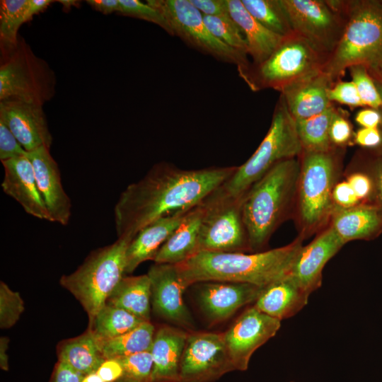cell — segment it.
Here are the masks:
<instances>
[{
	"label": "cell",
	"instance_id": "cell-46",
	"mask_svg": "<svg viewBox=\"0 0 382 382\" xmlns=\"http://www.w3.org/2000/svg\"><path fill=\"white\" fill-rule=\"evenodd\" d=\"M353 142L365 149H375L378 148L382 142L381 130L379 127H361L354 133Z\"/></svg>",
	"mask_w": 382,
	"mask_h": 382
},
{
	"label": "cell",
	"instance_id": "cell-49",
	"mask_svg": "<svg viewBox=\"0 0 382 382\" xmlns=\"http://www.w3.org/2000/svg\"><path fill=\"white\" fill-rule=\"evenodd\" d=\"M105 382H117L122 374V367L117 359H106L96 371Z\"/></svg>",
	"mask_w": 382,
	"mask_h": 382
},
{
	"label": "cell",
	"instance_id": "cell-17",
	"mask_svg": "<svg viewBox=\"0 0 382 382\" xmlns=\"http://www.w3.org/2000/svg\"><path fill=\"white\" fill-rule=\"evenodd\" d=\"M262 288L248 283L204 282L200 283L198 301L207 318L220 323L244 306L254 303Z\"/></svg>",
	"mask_w": 382,
	"mask_h": 382
},
{
	"label": "cell",
	"instance_id": "cell-8",
	"mask_svg": "<svg viewBox=\"0 0 382 382\" xmlns=\"http://www.w3.org/2000/svg\"><path fill=\"white\" fill-rule=\"evenodd\" d=\"M326 57L296 33L286 37L263 62L252 64L239 76L250 90L281 92L289 84L323 69Z\"/></svg>",
	"mask_w": 382,
	"mask_h": 382
},
{
	"label": "cell",
	"instance_id": "cell-34",
	"mask_svg": "<svg viewBox=\"0 0 382 382\" xmlns=\"http://www.w3.org/2000/svg\"><path fill=\"white\" fill-rule=\"evenodd\" d=\"M28 0H1L0 1L1 54L14 50L19 41L18 30L23 24V16Z\"/></svg>",
	"mask_w": 382,
	"mask_h": 382
},
{
	"label": "cell",
	"instance_id": "cell-11",
	"mask_svg": "<svg viewBox=\"0 0 382 382\" xmlns=\"http://www.w3.org/2000/svg\"><path fill=\"white\" fill-rule=\"evenodd\" d=\"M243 197L226 196L216 190L204 200L199 252H250L242 214Z\"/></svg>",
	"mask_w": 382,
	"mask_h": 382
},
{
	"label": "cell",
	"instance_id": "cell-51",
	"mask_svg": "<svg viewBox=\"0 0 382 382\" xmlns=\"http://www.w3.org/2000/svg\"><path fill=\"white\" fill-rule=\"evenodd\" d=\"M86 3L93 9L105 15L120 11L119 0H88Z\"/></svg>",
	"mask_w": 382,
	"mask_h": 382
},
{
	"label": "cell",
	"instance_id": "cell-57",
	"mask_svg": "<svg viewBox=\"0 0 382 382\" xmlns=\"http://www.w3.org/2000/svg\"><path fill=\"white\" fill-rule=\"evenodd\" d=\"M379 129H380L381 134H382V124L379 127ZM371 150H373L374 151H375L376 153H377L378 154L382 155V142H381V144L378 148H376L375 149H371Z\"/></svg>",
	"mask_w": 382,
	"mask_h": 382
},
{
	"label": "cell",
	"instance_id": "cell-4",
	"mask_svg": "<svg viewBox=\"0 0 382 382\" xmlns=\"http://www.w3.org/2000/svg\"><path fill=\"white\" fill-rule=\"evenodd\" d=\"M340 3L345 28L323 67L334 83L353 65L368 67L382 62V0H340Z\"/></svg>",
	"mask_w": 382,
	"mask_h": 382
},
{
	"label": "cell",
	"instance_id": "cell-43",
	"mask_svg": "<svg viewBox=\"0 0 382 382\" xmlns=\"http://www.w3.org/2000/svg\"><path fill=\"white\" fill-rule=\"evenodd\" d=\"M27 151L21 146L16 137L0 120V160L1 162L24 156Z\"/></svg>",
	"mask_w": 382,
	"mask_h": 382
},
{
	"label": "cell",
	"instance_id": "cell-36",
	"mask_svg": "<svg viewBox=\"0 0 382 382\" xmlns=\"http://www.w3.org/2000/svg\"><path fill=\"white\" fill-rule=\"evenodd\" d=\"M122 374L117 382H152L153 360L150 352L117 358Z\"/></svg>",
	"mask_w": 382,
	"mask_h": 382
},
{
	"label": "cell",
	"instance_id": "cell-33",
	"mask_svg": "<svg viewBox=\"0 0 382 382\" xmlns=\"http://www.w3.org/2000/svg\"><path fill=\"white\" fill-rule=\"evenodd\" d=\"M248 13L272 33L282 37L294 33L281 0H241Z\"/></svg>",
	"mask_w": 382,
	"mask_h": 382
},
{
	"label": "cell",
	"instance_id": "cell-30",
	"mask_svg": "<svg viewBox=\"0 0 382 382\" xmlns=\"http://www.w3.org/2000/svg\"><path fill=\"white\" fill-rule=\"evenodd\" d=\"M155 331L156 327L151 321H144L117 337L104 340H96L105 359H117L150 352Z\"/></svg>",
	"mask_w": 382,
	"mask_h": 382
},
{
	"label": "cell",
	"instance_id": "cell-21",
	"mask_svg": "<svg viewBox=\"0 0 382 382\" xmlns=\"http://www.w3.org/2000/svg\"><path fill=\"white\" fill-rule=\"evenodd\" d=\"M334 84L322 70L305 76L285 87L280 93L295 120L318 115L333 103L328 91Z\"/></svg>",
	"mask_w": 382,
	"mask_h": 382
},
{
	"label": "cell",
	"instance_id": "cell-7",
	"mask_svg": "<svg viewBox=\"0 0 382 382\" xmlns=\"http://www.w3.org/2000/svg\"><path fill=\"white\" fill-rule=\"evenodd\" d=\"M303 151L299 156L296 216L302 236L314 233L332 217L335 210L332 191L339 173V154Z\"/></svg>",
	"mask_w": 382,
	"mask_h": 382
},
{
	"label": "cell",
	"instance_id": "cell-42",
	"mask_svg": "<svg viewBox=\"0 0 382 382\" xmlns=\"http://www.w3.org/2000/svg\"><path fill=\"white\" fill-rule=\"evenodd\" d=\"M346 180L361 204H375L374 183L364 169L349 174Z\"/></svg>",
	"mask_w": 382,
	"mask_h": 382
},
{
	"label": "cell",
	"instance_id": "cell-35",
	"mask_svg": "<svg viewBox=\"0 0 382 382\" xmlns=\"http://www.w3.org/2000/svg\"><path fill=\"white\" fill-rule=\"evenodd\" d=\"M203 18L207 28L215 37L248 57V45L244 35L229 14L219 16H203Z\"/></svg>",
	"mask_w": 382,
	"mask_h": 382
},
{
	"label": "cell",
	"instance_id": "cell-18",
	"mask_svg": "<svg viewBox=\"0 0 382 382\" xmlns=\"http://www.w3.org/2000/svg\"><path fill=\"white\" fill-rule=\"evenodd\" d=\"M31 161L37 186L52 222L68 224L71 215V202L63 188L59 166L50 148L41 146L27 152Z\"/></svg>",
	"mask_w": 382,
	"mask_h": 382
},
{
	"label": "cell",
	"instance_id": "cell-32",
	"mask_svg": "<svg viewBox=\"0 0 382 382\" xmlns=\"http://www.w3.org/2000/svg\"><path fill=\"white\" fill-rule=\"evenodd\" d=\"M144 321L124 309L105 304L88 328L97 340H104L129 332Z\"/></svg>",
	"mask_w": 382,
	"mask_h": 382
},
{
	"label": "cell",
	"instance_id": "cell-20",
	"mask_svg": "<svg viewBox=\"0 0 382 382\" xmlns=\"http://www.w3.org/2000/svg\"><path fill=\"white\" fill-rule=\"evenodd\" d=\"M1 163L4 175L1 186L4 192L18 202L27 214L52 222L27 154Z\"/></svg>",
	"mask_w": 382,
	"mask_h": 382
},
{
	"label": "cell",
	"instance_id": "cell-50",
	"mask_svg": "<svg viewBox=\"0 0 382 382\" xmlns=\"http://www.w3.org/2000/svg\"><path fill=\"white\" fill-rule=\"evenodd\" d=\"M355 122L364 128H378L382 124V113L376 109L366 108L358 111Z\"/></svg>",
	"mask_w": 382,
	"mask_h": 382
},
{
	"label": "cell",
	"instance_id": "cell-5",
	"mask_svg": "<svg viewBox=\"0 0 382 382\" xmlns=\"http://www.w3.org/2000/svg\"><path fill=\"white\" fill-rule=\"evenodd\" d=\"M132 240L117 238L112 244L94 250L75 271L61 277L59 284L79 301L88 315V325L124 277Z\"/></svg>",
	"mask_w": 382,
	"mask_h": 382
},
{
	"label": "cell",
	"instance_id": "cell-23",
	"mask_svg": "<svg viewBox=\"0 0 382 382\" xmlns=\"http://www.w3.org/2000/svg\"><path fill=\"white\" fill-rule=\"evenodd\" d=\"M191 209L160 218L140 230L128 246L125 274L132 273L143 262L154 260L161 247L180 225Z\"/></svg>",
	"mask_w": 382,
	"mask_h": 382
},
{
	"label": "cell",
	"instance_id": "cell-29",
	"mask_svg": "<svg viewBox=\"0 0 382 382\" xmlns=\"http://www.w3.org/2000/svg\"><path fill=\"white\" fill-rule=\"evenodd\" d=\"M105 304L124 309L145 321H151V291L149 276H124Z\"/></svg>",
	"mask_w": 382,
	"mask_h": 382
},
{
	"label": "cell",
	"instance_id": "cell-14",
	"mask_svg": "<svg viewBox=\"0 0 382 382\" xmlns=\"http://www.w3.org/2000/svg\"><path fill=\"white\" fill-rule=\"evenodd\" d=\"M280 326V320L261 312L254 306L244 311L223 333L235 370H247L253 354L273 337Z\"/></svg>",
	"mask_w": 382,
	"mask_h": 382
},
{
	"label": "cell",
	"instance_id": "cell-47",
	"mask_svg": "<svg viewBox=\"0 0 382 382\" xmlns=\"http://www.w3.org/2000/svg\"><path fill=\"white\" fill-rule=\"evenodd\" d=\"M203 16H219L228 15L227 0H190Z\"/></svg>",
	"mask_w": 382,
	"mask_h": 382
},
{
	"label": "cell",
	"instance_id": "cell-12",
	"mask_svg": "<svg viewBox=\"0 0 382 382\" xmlns=\"http://www.w3.org/2000/svg\"><path fill=\"white\" fill-rule=\"evenodd\" d=\"M281 1L294 32L327 59L338 44L345 28V18L339 0Z\"/></svg>",
	"mask_w": 382,
	"mask_h": 382
},
{
	"label": "cell",
	"instance_id": "cell-54",
	"mask_svg": "<svg viewBox=\"0 0 382 382\" xmlns=\"http://www.w3.org/2000/svg\"><path fill=\"white\" fill-rule=\"evenodd\" d=\"M9 339L6 337L0 338V367L4 371L8 370V356L6 353L8 349Z\"/></svg>",
	"mask_w": 382,
	"mask_h": 382
},
{
	"label": "cell",
	"instance_id": "cell-56",
	"mask_svg": "<svg viewBox=\"0 0 382 382\" xmlns=\"http://www.w3.org/2000/svg\"><path fill=\"white\" fill-rule=\"evenodd\" d=\"M82 382H105L96 372L89 374L84 376Z\"/></svg>",
	"mask_w": 382,
	"mask_h": 382
},
{
	"label": "cell",
	"instance_id": "cell-44",
	"mask_svg": "<svg viewBox=\"0 0 382 382\" xmlns=\"http://www.w3.org/2000/svg\"><path fill=\"white\" fill-rule=\"evenodd\" d=\"M364 160V169L370 175L374 186L375 204L382 210V155L371 149Z\"/></svg>",
	"mask_w": 382,
	"mask_h": 382
},
{
	"label": "cell",
	"instance_id": "cell-2",
	"mask_svg": "<svg viewBox=\"0 0 382 382\" xmlns=\"http://www.w3.org/2000/svg\"><path fill=\"white\" fill-rule=\"evenodd\" d=\"M303 239L299 235L285 246L257 253L201 251L175 266L186 289L212 281L264 287L289 273Z\"/></svg>",
	"mask_w": 382,
	"mask_h": 382
},
{
	"label": "cell",
	"instance_id": "cell-40",
	"mask_svg": "<svg viewBox=\"0 0 382 382\" xmlns=\"http://www.w3.org/2000/svg\"><path fill=\"white\" fill-rule=\"evenodd\" d=\"M353 127L346 112L335 108L330 127V139L335 148H342L354 140ZM354 143V142H353Z\"/></svg>",
	"mask_w": 382,
	"mask_h": 382
},
{
	"label": "cell",
	"instance_id": "cell-37",
	"mask_svg": "<svg viewBox=\"0 0 382 382\" xmlns=\"http://www.w3.org/2000/svg\"><path fill=\"white\" fill-rule=\"evenodd\" d=\"M348 69L364 105L381 111L382 100L367 68L362 64H357Z\"/></svg>",
	"mask_w": 382,
	"mask_h": 382
},
{
	"label": "cell",
	"instance_id": "cell-28",
	"mask_svg": "<svg viewBox=\"0 0 382 382\" xmlns=\"http://www.w3.org/2000/svg\"><path fill=\"white\" fill-rule=\"evenodd\" d=\"M58 361L83 376L96 372L105 360L90 328L80 335L63 340L57 346Z\"/></svg>",
	"mask_w": 382,
	"mask_h": 382
},
{
	"label": "cell",
	"instance_id": "cell-31",
	"mask_svg": "<svg viewBox=\"0 0 382 382\" xmlns=\"http://www.w3.org/2000/svg\"><path fill=\"white\" fill-rule=\"evenodd\" d=\"M335 108L332 104L318 115L295 120L303 151L325 152L335 149L330 139V127Z\"/></svg>",
	"mask_w": 382,
	"mask_h": 382
},
{
	"label": "cell",
	"instance_id": "cell-58",
	"mask_svg": "<svg viewBox=\"0 0 382 382\" xmlns=\"http://www.w3.org/2000/svg\"><path fill=\"white\" fill-rule=\"evenodd\" d=\"M290 382H296V381H291Z\"/></svg>",
	"mask_w": 382,
	"mask_h": 382
},
{
	"label": "cell",
	"instance_id": "cell-38",
	"mask_svg": "<svg viewBox=\"0 0 382 382\" xmlns=\"http://www.w3.org/2000/svg\"><path fill=\"white\" fill-rule=\"evenodd\" d=\"M25 309L24 302L17 291H13L3 281L0 282V328H10L19 320Z\"/></svg>",
	"mask_w": 382,
	"mask_h": 382
},
{
	"label": "cell",
	"instance_id": "cell-48",
	"mask_svg": "<svg viewBox=\"0 0 382 382\" xmlns=\"http://www.w3.org/2000/svg\"><path fill=\"white\" fill-rule=\"evenodd\" d=\"M83 378L84 376L58 361L54 366L49 382H82Z\"/></svg>",
	"mask_w": 382,
	"mask_h": 382
},
{
	"label": "cell",
	"instance_id": "cell-24",
	"mask_svg": "<svg viewBox=\"0 0 382 382\" xmlns=\"http://www.w3.org/2000/svg\"><path fill=\"white\" fill-rule=\"evenodd\" d=\"M309 296L287 274L264 286L253 306L281 321L299 313L307 304Z\"/></svg>",
	"mask_w": 382,
	"mask_h": 382
},
{
	"label": "cell",
	"instance_id": "cell-39",
	"mask_svg": "<svg viewBox=\"0 0 382 382\" xmlns=\"http://www.w3.org/2000/svg\"><path fill=\"white\" fill-rule=\"evenodd\" d=\"M119 14L156 24L170 35V30L163 16L146 1L143 3L139 0H119Z\"/></svg>",
	"mask_w": 382,
	"mask_h": 382
},
{
	"label": "cell",
	"instance_id": "cell-1",
	"mask_svg": "<svg viewBox=\"0 0 382 382\" xmlns=\"http://www.w3.org/2000/svg\"><path fill=\"white\" fill-rule=\"evenodd\" d=\"M236 167L184 170L167 162L155 164L120 194L114 208L117 238L132 239L153 221L192 209L221 186Z\"/></svg>",
	"mask_w": 382,
	"mask_h": 382
},
{
	"label": "cell",
	"instance_id": "cell-55",
	"mask_svg": "<svg viewBox=\"0 0 382 382\" xmlns=\"http://www.w3.org/2000/svg\"><path fill=\"white\" fill-rule=\"evenodd\" d=\"M57 1L62 6L64 11L69 10L73 6H78L81 2L76 0H59Z\"/></svg>",
	"mask_w": 382,
	"mask_h": 382
},
{
	"label": "cell",
	"instance_id": "cell-19",
	"mask_svg": "<svg viewBox=\"0 0 382 382\" xmlns=\"http://www.w3.org/2000/svg\"><path fill=\"white\" fill-rule=\"evenodd\" d=\"M344 245L329 226L310 243L302 246L288 274L311 294L320 287L326 263Z\"/></svg>",
	"mask_w": 382,
	"mask_h": 382
},
{
	"label": "cell",
	"instance_id": "cell-13",
	"mask_svg": "<svg viewBox=\"0 0 382 382\" xmlns=\"http://www.w3.org/2000/svg\"><path fill=\"white\" fill-rule=\"evenodd\" d=\"M235 371L223 333L189 332L180 361L179 382H214Z\"/></svg>",
	"mask_w": 382,
	"mask_h": 382
},
{
	"label": "cell",
	"instance_id": "cell-16",
	"mask_svg": "<svg viewBox=\"0 0 382 382\" xmlns=\"http://www.w3.org/2000/svg\"><path fill=\"white\" fill-rule=\"evenodd\" d=\"M0 120L27 152L41 146L50 148L53 137L43 106L14 98L1 100Z\"/></svg>",
	"mask_w": 382,
	"mask_h": 382
},
{
	"label": "cell",
	"instance_id": "cell-25",
	"mask_svg": "<svg viewBox=\"0 0 382 382\" xmlns=\"http://www.w3.org/2000/svg\"><path fill=\"white\" fill-rule=\"evenodd\" d=\"M330 226L345 244L354 240H372L382 233V210L375 204L335 209Z\"/></svg>",
	"mask_w": 382,
	"mask_h": 382
},
{
	"label": "cell",
	"instance_id": "cell-15",
	"mask_svg": "<svg viewBox=\"0 0 382 382\" xmlns=\"http://www.w3.org/2000/svg\"><path fill=\"white\" fill-rule=\"evenodd\" d=\"M147 275L151 282L154 313L180 328L192 331L195 322L183 299L186 288L175 265L154 263Z\"/></svg>",
	"mask_w": 382,
	"mask_h": 382
},
{
	"label": "cell",
	"instance_id": "cell-6",
	"mask_svg": "<svg viewBox=\"0 0 382 382\" xmlns=\"http://www.w3.org/2000/svg\"><path fill=\"white\" fill-rule=\"evenodd\" d=\"M303 149L296 122L282 95L275 105L270 127L253 155L217 190L222 195L241 197L279 162L299 157Z\"/></svg>",
	"mask_w": 382,
	"mask_h": 382
},
{
	"label": "cell",
	"instance_id": "cell-52",
	"mask_svg": "<svg viewBox=\"0 0 382 382\" xmlns=\"http://www.w3.org/2000/svg\"><path fill=\"white\" fill-rule=\"evenodd\" d=\"M52 0H28V4L23 16V23L32 20L35 15L45 11L51 4Z\"/></svg>",
	"mask_w": 382,
	"mask_h": 382
},
{
	"label": "cell",
	"instance_id": "cell-53",
	"mask_svg": "<svg viewBox=\"0 0 382 382\" xmlns=\"http://www.w3.org/2000/svg\"><path fill=\"white\" fill-rule=\"evenodd\" d=\"M366 68L382 100V62L371 65ZM380 112L382 113V110Z\"/></svg>",
	"mask_w": 382,
	"mask_h": 382
},
{
	"label": "cell",
	"instance_id": "cell-27",
	"mask_svg": "<svg viewBox=\"0 0 382 382\" xmlns=\"http://www.w3.org/2000/svg\"><path fill=\"white\" fill-rule=\"evenodd\" d=\"M228 13L240 27L245 38L248 56L259 64L265 61L286 37L267 29L245 9L241 0H227Z\"/></svg>",
	"mask_w": 382,
	"mask_h": 382
},
{
	"label": "cell",
	"instance_id": "cell-3",
	"mask_svg": "<svg viewBox=\"0 0 382 382\" xmlns=\"http://www.w3.org/2000/svg\"><path fill=\"white\" fill-rule=\"evenodd\" d=\"M300 159L274 166L243 195L242 214L250 253L263 251L296 201Z\"/></svg>",
	"mask_w": 382,
	"mask_h": 382
},
{
	"label": "cell",
	"instance_id": "cell-22",
	"mask_svg": "<svg viewBox=\"0 0 382 382\" xmlns=\"http://www.w3.org/2000/svg\"><path fill=\"white\" fill-rule=\"evenodd\" d=\"M188 333L168 325L156 328L150 350L152 382H179L180 361Z\"/></svg>",
	"mask_w": 382,
	"mask_h": 382
},
{
	"label": "cell",
	"instance_id": "cell-45",
	"mask_svg": "<svg viewBox=\"0 0 382 382\" xmlns=\"http://www.w3.org/2000/svg\"><path fill=\"white\" fill-rule=\"evenodd\" d=\"M332 197L335 209H349L361 204L347 180L335 184Z\"/></svg>",
	"mask_w": 382,
	"mask_h": 382
},
{
	"label": "cell",
	"instance_id": "cell-41",
	"mask_svg": "<svg viewBox=\"0 0 382 382\" xmlns=\"http://www.w3.org/2000/svg\"><path fill=\"white\" fill-rule=\"evenodd\" d=\"M328 98L332 103H340L352 109L365 106L352 81L335 82L328 91Z\"/></svg>",
	"mask_w": 382,
	"mask_h": 382
},
{
	"label": "cell",
	"instance_id": "cell-10",
	"mask_svg": "<svg viewBox=\"0 0 382 382\" xmlns=\"http://www.w3.org/2000/svg\"><path fill=\"white\" fill-rule=\"evenodd\" d=\"M166 21L170 35L178 36L190 47L217 60L234 64L238 74L248 69L245 57L215 37L207 28L203 15L190 0H147Z\"/></svg>",
	"mask_w": 382,
	"mask_h": 382
},
{
	"label": "cell",
	"instance_id": "cell-26",
	"mask_svg": "<svg viewBox=\"0 0 382 382\" xmlns=\"http://www.w3.org/2000/svg\"><path fill=\"white\" fill-rule=\"evenodd\" d=\"M204 213V200L193 207L158 251L155 263L178 265L199 253L200 226Z\"/></svg>",
	"mask_w": 382,
	"mask_h": 382
},
{
	"label": "cell",
	"instance_id": "cell-9",
	"mask_svg": "<svg viewBox=\"0 0 382 382\" xmlns=\"http://www.w3.org/2000/svg\"><path fill=\"white\" fill-rule=\"evenodd\" d=\"M55 89L54 71L23 38L14 50L1 54L0 100L14 98L43 106Z\"/></svg>",
	"mask_w": 382,
	"mask_h": 382
}]
</instances>
